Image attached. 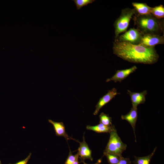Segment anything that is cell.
<instances>
[{
  "label": "cell",
  "instance_id": "6da1fadb",
  "mask_svg": "<svg viewBox=\"0 0 164 164\" xmlns=\"http://www.w3.org/2000/svg\"><path fill=\"white\" fill-rule=\"evenodd\" d=\"M113 53L124 60L134 63L147 64L156 63L159 56L154 47H147L140 44L121 42L115 40Z\"/></svg>",
  "mask_w": 164,
  "mask_h": 164
},
{
  "label": "cell",
  "instance_id": "7a4b0ae2",
  "mask_svg": "<svg viewBox=\"0 0 164 164\" xmlns=\"http://www.w3.org/2000/svg\"><path fill=\"white\" fill-rule=\"evenodd\" d=\"M134 20L135 24L137 26V29L143 34L159 35L163 31V23L151 14L141 15L136 13L134 16Z\"/></svg>",
  "mask_w": 164,
  "mask_h": 164
},
{
  "label": "cell",
  "instance_id": "3957f363",
  "mask_svg": "<svg viewBox=\"0 0 164 164\" xmlns=\"http://www.w3.org/2000/svg\"><path fill=\"white\" fill-rule=\"evenodd\" d=\"M136 13L134 9L126 8L122 10L120 16L114 23L115 39L121 33L126 32L131 19Z\"/></svg>",
  "mask_w": 164,
  "mask_h": 164
},
{
  "label": "cell",
  "instance_id": "277c9868",
  "mask_svg": "<svg viewBox=\"0 0 164 164\" xmlns=\"http://www.w3.org/2000/svg\"><path fill=\"white\" fill-rule=\"evenodd\" d=\"M109 133V140L103 153H111L122 156V153L126 149L127 145L122 142L117 130Z\"/></svg>",
  "mask_w": 164,
  "mask_h": 164
},
{
  "label": "cell",
  "instance_id": "5b68a950",
  "mask_svg": "<svg viewBox=\"0 0 164 164\" xmlns=\"http://www.w3.org/2000/svg\"><path fill=\"white\" fill-rule=\"evenodd\" d=\"M142 34L137 29L131 28L115 40L121 42L138 44Z\"/></svg>",
  "mask_w": 164,
  "mask_h": 164
},
{
  "label": "cell",
  "instance_id": "8992f818",
  "mask_svg": "<svg viewBox=\"0 0 164 164\" xmlns=\"http://www.w3.org/2000/svg\"><path fill=\"white\" fill-rule=\"evenodd\" d=\"M164 36L160 35L147 34H142L139 44L147 47H154L156 45L163 44Z\"/></svg>",
  "mask_w": 164,
  "mask_h": 164
},
{
  "label": "cell",
  "instance_id": "52a82bcc",
  "mask_svg": "<svg viewBox=\"0 0 164 164\" xmlns=\"http://www.w3.org/2000/svg\"><path fill=\"white\" fill-rule=\"evenodd\" d=\"M119 94V92H118L117 89L115 87L109 90L106 94L99 100L96 105V108L93 113L94 115L97 114L100 110L103 107L113 98L115 97L116 95Z\"/></svg>",
  "mask_w": 164,
  "mask_h": 164
},
{
  "label": "cell",
  "instance_id": "ba28073f",
  "mask_svg": "<svg viewBox=\"0 0 164 164\" xmlns=\"http://www.w3.org/2000/svg\"><path fill=\"white\" fill-rule=\"evenodd\" d=\"M137 69V67L135 65L128 69L117 70L115 73L111 78L107 79L106 82L113 81L116 83L121 82L124 80L131 74L135 72Z\"/></svg>",
  "mask_w": 164,
  "mask_h": 164
},
{
  "label": "cell",
  "instance_id": "9c48e42d",
  "mask_svg": "<svg viewBox=\"0 0 164 164\" xmlns=\"http://www.w3.org/2000/svg\"><path fill=\"white\" fill-rule=\"evenodd\" d=\"M80 144V146L78 149L77 153L80 156V161H84L88 159L91 161H93V158L91 155V151L88 145L86 142L84 135L83 138V141L79 142L77 141Z\"/></svg>",
  "mask_w": 164,
  "mask_h": 164
},
{
  "label": "cell",
  "instance_id": "30bf717a",
  "mask_svg": "<svg viewBox=\"0 0 164 164\" xmlns=\"http://www.w3.org/2000/svg\"><path fill=\"white\" fill-rule=\"evenodd\" d=\"M127 93L130 97L132 107L137 108L138 105L145 102L147 91L145 90L142 92H134L128 90Z\"/></svg>",
  "mask_w": 164,
  "mask_h": 164
},
{
  "label": "cell",
  "instance_id": "8fae6325",
  "mask_svg": "<svg viewBox=\"0 0 164 164\" xmlns=\"http://www.w3.org/2000/svg\"><path fill=\"white\" fill-rule=\"evenodd\" d=\"M121 118L122 119L127 121L131 125L133 130L135 141L136 142V137L135 131V125L138 118L137 108L132 107L128 114L124 115H121Z\"/></svg>",
  "mask_w": 164,
  "mask_h": 164
},
{
  "label": "cell",
  "instance_id": "7c38bea8",
  "mask_svg": "<svg viewBox=\"0 0 164 164\" xmlns=\"http://www.w3.org/2000/svg\"><path fill=\"white\" fill-rule=\"evenodd\" d=\"M48 121L53 125L56 136L63 137L67 140L70 139L74 140L68 135L66 132L65 127L63 122H56L50 119H49Z\"/></svg>",
  "mask_w": 164,
  "mask_h": 164
},
{
  "label": "cell",
  "instance_id": "4fadbf2b",
  "mask_svg": "<svg viewBox=\"0 0 164 164\" xmlns=\"http://www.w3.org/2000/svg\"><path fill=\"white\" fill-rule=\"evenodd\" d=\"M86 128L98 133H110L113 131L117 130L114 125L107 126L101 123L95 126L87 125Z\"/></svg>",
  "mask_w": 164,
  "mask_h": 164
},
{
  "label": "cell",
  "instance_id": "5bb4252c",
  "mask_svg": "<svg viewBox=\"0 0 164 164\" xmlns=\"http://www.w3.org/2000/svg\"><path fill=\"white\" fill-rule=\"evenodd\" d=\"M132 4L137 14L141 15L151 14L152 7L148 5L146 3L133 2Z\"/></svg>",
  "mask_w": 164,
  "mask_h": 164
},
{
  "label": "cell",
  "instance_id": "9a60e30c",
  "mask_svg": "<svg viewBox=\"0 0 164 164\" xmlns=\"http://www.w3.org/2000/svg\"><path fill=\"white\" fill-rule=\"evenodd\" d=\"M156 148V147L155 148L152 152L147 156L141 157H138L134 156L135 159L132 162L134 164H149L150 160L155 152Z\"/></svg>",
  "mask_w": 164,
  "mask_h": 164
},
{
  "label": "cell",
  "instance_id": "2e32d148",
  "mask_svg": "<svg viewBox=\"0 0 164 164\" xmlns=\"http://www.w3.org/2000/svg\"><path fill=\"white\" fill-rule=\"evenodd\" d=\"M151 14L155 18L158 19L163 18L164 17V7L162 5L156 6L152 8L151 11Z\"/></svg>",
  "mask_w": 164,
  "mask_h": 164
},
{
  "label": "cell",
  "instance_id": "e0dca14e",
  "mask_svg": "<svg viewBox=\"0 0 164 164\" xmlns=\"http://www.w3.org/2000/svg\"><path fill=\"white\" fill-rule=\"evenodd\" d=\"M99 117L100 123L107 126H110L112 125V118L108 114L103 112H101L100 114Z\"/></svg>",
  "mask_w": 164,
  "mask_h": 164
},
{
  "label": "cell",
  "instance_id": "ac0fdd59",
  "mask_svg": "<svg viewBox=\"0 0 164 164\" xmlns=\"http://www.w3.org/2000/svg\"><path fill=\"white\" fill-rule=\"evenodd\" d=\"M104 155L106 157L109 164H117L122 156L108 153H104Z\"/></svg>",
  "mask_w": 164,
  "mask_h": 164
},
{
  "label": "cell",
  "instance_id": "d6986e66",
  "mask_svg": "<svg viewBox=\"0 0 164 164\" xmlns=\"http://www.w3.org/2000/svg\"><path fill=\"white\" fill-rule=\"evenodd\" d=\"M77 10L80 9L82 7L92 3L94 0H73Z\"/></svg>",
  "mask_w": 164,
  "mask_h": 164
},
{
  "label": "cell",
  "instance_id": "ffe728a7",
  "mask_svg": "<svg viewBox=\"0 0 164 164\" xmlns=\"http://www.w3.org/2000/svg\"><path fill=\"white\" fill-rule=\"evenodd\" d=\"M79 156L77 153L75 155H73L72 152L70 150V152L64 164H72L75 161L77 157Z\"/></svg>",
  "mask_w": 164,
  "mask_h": 164
},
{
  "label": "cell",
  "instance_id": "44dd1931",
  "mask_svg": "<svg viewBox=\"0 0 164 164\" xmlns=\"http://www.w3.org/2000/svg\"><path fill=\"white\" fill-rule=\"evenodd\" d=\"M131 161L129 158H125L122 156L117 164H130Z\"/></svg>",
  "mask_w": 164,
  "mask_h": 164
},
{
  "label": "cell",
  "instance_id": "7402d4cb",
  "mask_svg": "<svg viewBox=\"0 0 164 164\" xmlns=\"http://www.w3.org/2000/svg\"><path fill=\"white\" fill-rule=\"evenodd\" d=\"M31 153H30L28 156L24 159L19 161L14 164L9 163V164H27L29 159L31 157Z\"/></svg>",
  "mask_w": 164,
  "mask_h": 164
},
{
  "label": "cell",
  "instance_id": "603a6c76",
  "mask_svg": "<svg viewBox=\"0 0 164 164\" xmlns=\"http://www.w3.org/2000/svg\"><path fill=\"white\" fill-rule=\"evenodd\" d=\"M101 161H102V159L101 158V159H99L98 160L97 162H96L94 164H100L101 163ZM80 162L83 163V164H87V163H86L84 161V160L81 161Z\"/></svg>",
  "mask_w": 164,
  "mask_h": 164
},
{
  "label": "cell",
  "instance_id": "cb8c5ba5",
  "mask_svg": "<svg viewBox=\"0 0 164 164\" xmlns=\"http://www.w3.org/2000/svg\"><path fill=\"white\" fill-rule=\"evenodd\" d=\"M79 156H78L76 158L75 161L72 164H79V162L78 161V158Z\"/></svg>",
  "mask_w": 164,
  "mask_h": 164
},
{
  "label": "cell",
  "instance_id": "d4e9b609",
  "mask_svg": "<svg viewBox=\"0 0 164 164\" xmlns=\"http://www.w3.org/2000/svg\"><path fill=\"white\" fill-rule=\"evenodd\" d=\"M0 164H2L1 161L0 160Z\"/></svg>",
  "mask_w": 164,
  "mask_h": 164
}]
</instances>
